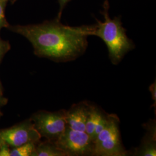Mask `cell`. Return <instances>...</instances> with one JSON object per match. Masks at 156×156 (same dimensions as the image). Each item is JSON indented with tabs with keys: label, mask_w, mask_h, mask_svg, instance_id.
Instances as JSON below:
<instances>
[{
	"label": "cell",
	"mask_w": 156,
	"mask_h": 156,
	"mask_svg": "<svg viewBox=\"0 0 156 156\" xmlns=\"http://www.w3.org/2000/svg\"><path fill=\"white\" fill-rule=\"evenodd\" d=\"M94 26L71 27L57 19L38 24L10 26L8 29L28 39L39 57L57 62H71L85 53Z\"/></svg>",
	"instance_id": "cell-1"
},
{
	"label": "cell",
	"mask_w": 156,
	"mask_h": 156,
	"mask_svg": "<svg viewBox=\"0 0 156 156\" xmlns=\"http://www.w3.org/2000/svg\"><path fill=\"white\" fill-rule=\"evenodd\" d=\"M104 22L97 20V24L91 34L100 38L106 44L112 63L117 65L129 51L135 48L134 42L126 34L119 17L111 19L108 13V2L105 3Z\"/></svg>",
	"instance_id": "cell-2"
},
{
	"label": "cell",
	"mask_w": 156,
	"mask_h": 156,
	"mask_svg": "<svg viewBox=\"0 0 156 156\" xmlns=\"http://www.w3.org/2000/svg\"><path fill=\"white\" fill-rule=\"evenodd\" d=\"M120 120L115 114H109L106 126L94 141V156H125L128 154L121 139Z\"/></svg>",
	"instance_id": "cell-3"
},
{
	"label": "cell",
	"mask_w": 156,
	"mask_h": 156,
	"mask_svg": "<svg viewBox=\"0 0 156 156\" xmlns=\"http://www.w3.org/2000/svg\"><path fill=\"white\" fill-rule=\"evenodd\" d=\"M30 119L41 137L53 142L59 139L67 127L64 109L57 112L40 111Z\"/></svg>",
	"instance_id": "cell-4"
},
{
	"label": "cell",
	"mask_w": 156,
	"mask_h": 156,
	"mask_svg": "<svg viewBox=\"0 0 156 156\" xmlns=\"http://www.w3.org/2000/svg\"><path fill=\"white\" fill-rule=\"evenodd\" d=\"M66 156H94V142L85 131L68 127L55 142Z\"/></svg>",
	"instance_id": "cell-5"
},
{
	"label": "cell",
	"mask_w": 156,
	"mask_h": 156,
	"mask_svg": "<svg viewBox=\"0 0 156 156\" xmlns=\"http://www.w3.org/2000/svg\"><path fill=\"white\" fill-rule=\"evenodd\" d=\"M41 139L31 119L11 127L0 130V140L9 147H16L30 143H38Z\"/></svg>",
	"instance_id": "cell-6"
},
{
	"label": "cell",
	"mask_w": 156,
	"mask_h": 156,
	"mask_svg": "<svg viewBox=\"0 0 156 156\" xmlns=\"http://www.w3.org/2000/svg\"><path fill=\"white\" fill-rule=\"evenodd\" d=\"M92 104L83 101L75 104L66 111V120L67 126L73 130L85 131L86 123Z\"/></svg>",
	"instance_id": "cell-7"
},
{
	"label": "cell",
	"mask_w": 156,
	"mask_h": 156,
	"mask_svg": "<svg viewBox=\"0 0 156 156\" xmlns=\"http://www.w3.org/2000/svg\"><path fill=\"white\" fill-rule=\"evenodd\" d=\"M109 114L100 108L92 104L89 115L86 120L85 132L94 142L97 135L106 126Z\"/></svg>",
	"instance_id": "cell-8"
},
{
	"label": "cell",
	"mask_w": 156,
	"mask_h": 156,
	"mask_svg": "<svg viewBox=\"0 0 156 156\" xmlns=\"http://www.w3.org/2000/svg\"><path fill=\"white\" fill-rule=\"evenodd\" d=\"M144 127L146 130L140 145L134 151V156H156V120H150Z\"/></svg>",
	"instance_id": "cell-9"
},
{
	"label": "cell",
	"mask_w": 156,
	"mask_h": 156,
	"mask_svg": "<svg viewBox=\"0 0 156 156\" xmlns=\"http://www.w3.org/2000/svg\"><path fill=\"white\" fill-rule=\"evenodd\" d=\"M33 156H66L65 153L58 147L55 142L41 140L36 144Z\"/></svg>",
	"instance_id": "cell-10"
},
{
	"label": "cell",
	"mask_w": 156,
	"mask_h": 156,
	"mask_svg": "<svg viewBox=\"0 0 156 156\" xmlns=\"http://www.w3.org/2000/svg\"><path fill=\"white\" fill-rule=\"evenodd\" d=\"M37 144L30 142L13 147L12 149H11L10 156H33Z\"/></svg>",
	"instance_id": "cell-11"
},
{
	"label": "cell",
	"mask_w": 156,
	"mask_h": 156,
	"mask_svg": "<svg viewBox=\"0 0 156 156\" xmlns=\"http://www.w3.org/2000/svg\"><path fill=\"white\" fill-rule=\"evenodd\" d=\"M6 2L0 0V31L2 28H7L9 26V24L6 19L5 8Z\"/></svg>",
	"instance_id": "cell-12"
},
{
	"label": "cell",
	"mask_w": 156,
	"mask_h": 156,
	"mask_svg": "<svg viewBox=\"0 0 156 156\" xmlns=\"http://www.w3.org/2000/svg\"><path fill=\"white\" fill-rule=\"evenodd\" d=\"M11 49V45L8 41H4L0 38V63L6 53Z\"/></svg>",
	"instance_id": "cell-13"
},
{
	"label": "cell",
	"mask_w": 156,
	"mask_h": 156,
	"mask_svg": "<svg viewBox=\"0 0 156 156\" xmlns=\"http://www.w3.org/2000/svg\"><path fill=\"white\" fill-rule=\"evenodd\" d=\"M10 153L9 146L2 140L0 146V156H10Z\"/></svg>",
	"instance_id": "cell-14"
},
{
	"label": "cell",
	"mask_w": 156,
	"mask_h": 156,
	"mask_svg": "<svg viewBox=\"0 0 156 156\" xmlns=\"http://www.w3.org/2000/svg\"><path fill=\"white\" fill-rule=\"evenodd\" d=\"M149 91L151 94L152 100L154 101V105L156 106V82L154 81V83L151 84L149 87Z\"/></svg>",
	"instance_id": "cell-15"
},
{
	"label": "cell",
	"mask_w": 156,
	"mask_h": 156,
	"mask_svg": "<svg viewBox=\"0 0 156 156\" xmlns=\"http://www.w3.org/2000/svg\"><path fill=\"white\" fill-rule=\"evenodd\" d=\"M70 0H58L59 1V4H60V13H59V15H58V19L60 18L61 16V13H62V11L63 10L64 8L65 7L66 5L67 4V3Z\"/></svg>",
	"instance_id": "cell-16"
},
{
	"label": "cell",
	"mask_w": 156,
	"mask_h": 156,
	"mask_svg": "<svg viewBox=\"0 0 156 156\" xmlns=\"http://www.w3.org/2000/svg\"><path fill=\"white\" fill-rule=\"evenodd\" d=\"M6 102H7V100L5 98H4V97L0 98V108H1V106L4 105L5 104H6ZM0 113H1V111H0Z\"/></svg>",
	"instance_id": "cell-17"
},
{
	"label": "cell",
	"mask_w": 156,
	"mask_h": 156,
	"mask_svg": "<svg viewBox=\"0 0 156 156\" xmlns=\"http://www.w3.org/2000/svg\"><path fill=\"white\" fill-rule=\"evenodd\" d=\"M3 95V91H2V85H1V83L0 81V98L3 97H2Z\"/></svg>",
	"instance_id": "cell-18"
},
{
	"label": "cell",
	"mask_w": 156,
	"mask_h": 156,
	"mask_svg": "<svg viewBox=\"0 0 156 156\" xmlns=\"http://www.w3.org/2000/svg\"><path fill=\"white\" fill-rule=\"evenodd\" d=\"M1 1H5V2H7L8 0H1Z\"/></svg>",
	"instance_id": "cell-19"
},
{
	"label": "cell",
	"mask_w": 156,
	"mask_h": 156,
	"mask_svg": "<svg viewBox=\"0 0 156 156\" xmlns=\"http://www.w3.org/2000/svg\"><path fill=\"white\" fill-rule=\"evenodd\" d=\"M1 142H2V140H0V146H1Z\"/></svg>",
	"instance_id": "cell-20"
},
{
	"label": "cell",
	"mask_w": 156,
	"mask_h": 156,
	"mask_svg": "<svg viewBox=\"0 0 156 156\" xmlns=\"http://www.w3.org/2000/svg\"><path fill=\"white\" fill-rule=\"evenodd\" d=\"M1 113H0V117H1Z\"/></svg>",
	"instance_id": "cell-21"
}]
</instances>
